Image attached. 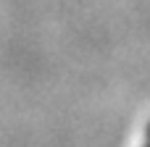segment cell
<instances>
[{
	"label": "cell",
	"instance_id": "6da1fadb",
	"mask_svg": "<svg viewBox=\"0 0 150 147\" xmlns=\"http://www.w3.org/2000/svg\"><path fill=\"white\" fill-rule=\"evenodd\" d=\"M148 147H150V142H148Z\"/></svg>",
	"mask_w": 150,
	"mask_h": 147
}]
</instances>
